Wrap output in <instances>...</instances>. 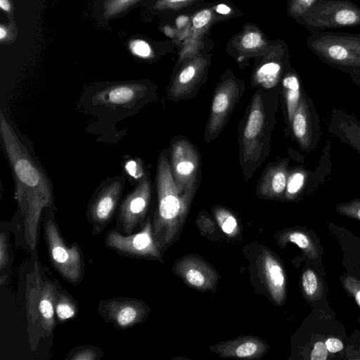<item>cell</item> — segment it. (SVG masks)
Segmentation results:
<instances>
[{
  "mask_svg": "<svg viewBox=\"0 0 360 360\" xmlns=\"http://www.w3.org/2000/svg\"><path fill=\"white\" fill-rule=\"evenodd\" d=\"M0 133L14 177V196L23 218L25 241L29 250L35 252L42 212L47 208L56 210L51 181L20 141L2 112Z\"/></svg>",
  "mask_w": 360,
  "mask_h": 360,
  "instance_id": "obj_1",
  "label": "cell"
},
{
  "mask_svg": "<svg viewBox=\"0 0 360 360\" xmlns=\"http://www.w3.org/2000/svg\"><path fill=\"white\" fill-rule=\"evenodd\" d=\"M281 86L256 89L238 128L239 160L244 179H252L269 156Z\"/></svg>",
  "mask_w": 360,
  "mask_h": 360,
  "instance_id": "obj_2",
  "label": "cell"
},
{
  "mask_svg": "<svg viewBox=\"0 0 360 360\" xmlns=\"http://www.w3.org/2000/svg\"><path fill=\"white\" fill-rule=\"evenodd\" d=\"M165 152L157 167L158 206L153 219L155 240L163 252L179 238L195 193L179 190L173 179Z\"/></svg>",
  "mask_w": 360,
  "mask_h": 360,
  "instance_id": "obj_3",
  "label": "cell"
},
{
  "mask_svg": "<svg viewBox=\"0 0 360 360\" xmlns=\"http://www.w3.org/2000/svg\"><path fill=\"white\" fill-rule=\"evenodd\" d=\"M307 43L319 60L331 68L360 67V33L315 31Z\"/></svg>",
  "mask_w": 360,
  "mask_h": 360,
  "instance_id": "obj_4",
  "label": "cell"
},
{
  "mask_svg": "<svg viewBox=\"0 0 360 360\" xmlns=\"http://www.w3.org/2000/svg\"><path fill=\"white\" fill-rule=\"evenodd\" d=\"M59 291L37 269L27 282L26 310L29 326L38 330L41 337L51 335L56 326L55 304Z\"/></svg>",
  "mask_w": 360,
  "mask_h": 360,
  "instance_id": "obj_5",
  "label": "cell"
},
{
  "mask_svg": "<svg viewBox=\"0 0 360 360\" xmlns=\"http://www.w3.org/2000/svg\"><path fill=\"white\" fill-rule=\"evenodd\" d=\"M53 210L44 211L43 226L49 259L54 269L66 281L79 284L84 276V262L79 246L68 245L54 219Z\"/></svg>",
  "mask_w": 360,
  "mask_h": 360,
  "instance_id": "obj_6",
  "label": "cell"
},
{
  "mask_svg": "<svg viewBox=\"0 0 360 360\" xmlns=\"http://www.w3.org/2000/svg\"><path fill=\"white\" fill-rule=\"evenodd\" d=\"M309 31L360 25V7L351 0H319L297 21Z\"/></svg>",
  "mask_w": 360,
  "mask_h": 360,
  "instance_id": "obj_7",
  "label": "cell"
},
{
  "mask_svg": "<svg viewBox=\"0 0 360 360\" xmlns=\"http://www.w3.org/2000/svg\"><path fill=\"white\" fill-rule=\"evenodd\" d=\"M245 86L231 72H226L217 85L203 139L206 143L214 141L222 132L243 96Z\"/></svg>",
  "mask_w": 360,
  "mask_h": 360,
  "instance_id": "obj_8",
  "label": "cell"
},
{
  "mask_svg": "<svg viewBox=\"0 0 360 360\" xmlns=\"http://www.w3.org/2000/svg\"><path fill=\"white\" fill-rule=\"evenodd\" d=\"M171 172L179 190L195 193L200 184L201 160L197 147L184 136L171 142Z\"/></svg>",
  "mask_w": 360,
  "mask_h": 360,
  "instance_id": "obj_9",
  "label": "cell"
},
{
  "mask_svg": "<svg viewBox=\"0 0 360 360\" xmlns=\"http://www.w3.org/2000/svg\"><path fill=\"white\" fill-rule=\"evenodd\" d=\"M105 244L123 255L163 262V252L155 240L150 217L141 231L134 234L124 236L115 229H111L105 236Z\"/></svg>",
  "mask_w": 360,
  "mask_h": 360,
  "instance_id": "obj_10",
  "label": "cell"
},
{
  "mask_svg": "<svg viewBox=\"0 0 360 360\" xmlns=\"http://www.w3.org/2000/svg\"><path fill=\"white\" fill-rule=\"evenodd\" d=\"M124 186V178L122 176L115 177L103 184L91 198L88 219L93 226V234H99L110 221Z\"/></svg>",
  "mask_w": 360,
  "mask_h": 360,
  "instance_id": "obj_11",
  "label": "cell"
},
{
  "mask_svg": "<svg viewBox=\"0 0 360 360\" xmlns=\"http://www.w3.org/2000/svg\"><path fill=\"white\" fill-rule=\"evenodd\" d=\"M290 131L300 149L305 153H309L316 149L321 140V120L313 101L304 90L293 116Z\"/></svg>",
  "mask_w": 360,
  "mask_h": 360,
  "instance_id": "obj_12",
  "label": "cell"
},
{
  "mask_svg": "<svg viewBox=\"0 0 360 360\" xmlns=\"http://www.w3.org/2000/svg\"><path fill=\"white\" fill-rule=\"evenodd\" d=\"M208 67L209 59L203 56H195L186 62L169 85V100L179 102L195 96L205 81Z\"/></svg>",
  "mask_w": 360,
  "mask_h": 360,
  "instance_id": "obj_13",
  "label": "cell"
},
{
  "mask_svg": "<svg viewBox=\"0 0 360 360\" xmlns=\"http://www.w3.org/2000/svg\"><path fill=\"white\" fill-rule=\"evenodd\" d=\"M98 311L106 322L117 328L126 329L143 321L150 308L139 300L118 297L101 300Z\"/></svg>",
  "mask_w": 360,
  "mask_h": 360,
  "instance_id": "obj_14",
  "label": "cell"
},
{
  "mask_svg": "<svg viewBox=\"0 0 360 360\" xmlns=\"http://www.w3.org/2000/svg\"><path fill=\"white\" fill-rule=\"evenodd\" d=\"M151 198V184L148 176L141 178L134 188L122 201L119 212V221L128 235L144 219Z\"/></svg>",
  "mask_w": 360,
  "mask_h": 360,
  "instance_id": "obj_15",
  "label": "cell"
},
{
  "mask_svg": "<svg viewBox=\"0 0 360 360\" xmlns=\"http://www.w3.org/2000/svg\"><path fill=\"white\" fill-rule=\"evenodd\" d=\"M173 271L188 286L201 291L213 290L219 278L212 266L195 255L179 258L174 262Z\"/></svg>",
  "mask_w": 360,
  "mask_h": 360,
  "instance_id": "obj_16",
  "label": "cell"
},
{
  "mask_svg": "<svg viewBox=\"0 0 360 360\" xmlns=\"http://www.w3.org/2000/svg\"><path fill=\"white\" fill-rule=\"evenodd\" d=\"M156 90L145 83H124L105 88L94 96L96 104L106 106H124L135 104L145 98L155 96Z\"/></svg>",
  "mask_w": 360,
  "mask_h": 360,
  "instance_id": "obj_17",
  "label": "cell"
},
{
  "mask_svg": "<svg viewBox=\"0 0 360 360\" xmlns=\"http://www.w3.org/2000/svg\"><path fill=\"white\" fill-rule=\"evenodd\" d=\"M284 45L256 66L251 79L253 88L269 90L279 86L283 75L291 66L288 59L287 48Z\"/></svg>",
  "mask_w": 360,
  "mask_h": 360,
  "instance_id": "obj_18",
  "label": "cell"
},
{
  "mask_svg": "<svg viewBox=\"0 0 360 360\" xmlns=\"http://www.w3.org/2000/svg\"><path fill=\"white\" fill-rule=\"evenodd\" d=\"M290 159L288 158L270 162L265 167L256 187L257 195L264 199L284 198Z\"/></svg>",
  "mask_w": 360,
  "mask_h": 360,
  "instance_id": "obj_19",
  "label": "cell"
},
{
  "mask_svg": "<svg viewBox=\"0 0 360 360\" xmlns=\"http://www.w3.org/2000/svg\"><path fill=\"white\" fill-rule=\"evenodd\" d=\"M268 349L263 339L252 335L240 336L210 347V350L221 357L248 360L262 358Z\"/></svg>",
  "mask_w": 360,
  "mask_h": 360,
  "instance_id": "obj_20",
  "label": "cell"
},
{
  "mask_svg": "<svg viewBox=\"0 0 360 360\" xmlns=\"http://www.w3.org/2000/svg\"><path fill=\"white\" fill-rule=\"evenodd\" d=\"M257 269L268 295L276 303H281L284 295L285 275L276 257L268 249H263L257 258Z\"/></svg>",
  "mask_w": 360,
  "mask_h": 360,
  "instance_id": "obj_21",
  "label": "cell"
},
{
  "mask_svg": "<svg viewBox=\"0 0 360 360\" xmlns=\"http://www.w3.org/2000/svg\"><path fill=\"white\" fill-rule=\"evenodd\" d=\"M328 131L360 155V120L343 110H332Z\"/></svg>",
  "mask_w": 360,
  "mask_h": 360,
  "instance_id": "obj_22",
  "label": "cell"
},
{
  "mask_svg": "<svg viewBox=\"0 0 360 360\" xmlns=\"http://www.w3.org/2000/svg\"><path fill=\"white\" fill-rule=\"evenodd\" d=\"M281 96L285 122L290 131L293 116L300 102L303 91L299 75L290 66L283 76L281 83Z\"/></svg>",
  "mask_w": 360,
  "mask_h": 360,
  "instance_id": "obj_23",
  "label": "cell"
},
{
  "mask_svg": "<svg viewBox=\"0 0 360 360\" xmlns=\"http://www.w3.org/2000/svg\"><path fill=\"white\" fill-rule=\"evenodd\" d=\"M321 164L316 172H311L304 166H297L289 169L284 198L292 200L297 198L307 187L317 186L321 178L316 177L321 173Z\"/></svg>",
  "mask_w": 360,
  "mask_h": 360,
  "instance_id": "obj_24",
  "label": "cell"
},
{
  "mask_svg": "<svg viewBox=\"0 0 360 360\" xmlns=\"http://www.w3.org/2000/svg\"><path fill=\"white\" fill-rule=\"evenodd\" d=\"M212 213L221 230L229 237L239 235V225L235 215L226 207L215 205L212 207Z\"/></svg>",
  "mask_w": 360,
  "mask_h": 360,
  "instance_id": "obj_25",
  "label": "cell"
},
{
  "mask_svg": "<svg viewBox=\"0 0 360 360\" xmlns=\"http://www.w3.org/2000/svg\"><path fill=\"white\" fill-rule=\"evenodd\" d=\"M77 312V307L73 300L68 294L59 291L55 304L56 320L64 322L73 318Z\"/></svg>",
  "mask_w": 360,
  "mask_h": 360,
  "instance_id": "obj_26",
  "label": "cell"
},
{
  "mask_svg": "<svg viewBox=\"0 0 360 360\" xmlns=\"http://www.w3.org/2000/svg\"><path fill=\"white\" fill-rule=\"evenodd\" d=\"M240 45L244 52H255L262 49V47L265 45V41L259 32L250 30L242 35Z\"/></svg>",
  "mask_w": 360,
  "mask_h": 360,
  "instance_id": "obj_27",
  "label": "cell"
},
{
  "mask_svg": "<svg viewBox=\"0 0 360 360\" xmlns=\"http://www.w3.org/2000/svg\"><path fill=\"white\" fill-rule=\"evenodd\" d=\"M319 0H288V15L297 21Z\"/></svg>",
  "mask_w": 360,
  "mask_h": 360,
  "instance_id": "obj_28",
  "label": "cell"
},
{
  "mask_svg": "<svg viewBox=\"0 0 360 360\" xmlns=\"http://www.w3.org/2000/svg\"><path fill=\"white\" fill-rule=\"evenodd\" d=\"M101 356L100 349L92 346H84L72 349L66 359L70 360H95Z\"/></svg>",
  "mask_w": 360,
  "mask_h": 360,
  "instance_id": "obj_29",
  "label": "cell"
},
{
  "mask_svg": "<svg viewBox=\"0 0 360 360\" xmlns=\"http://www.w3.org/2000/svg\"><path fill=\"white\" fill-rule=\"evenodd\" d=\"M129 49L133 55L141 58H149L153 54L150 45L143 39L131 40L129 43Z\"/></svg>",
  "mask_w": 360,
  "mask_h": 360,
  "instance_id": "obj_30",
  "label": "cell"
},
{
  "mask_svg": "<svg viewBox=\"0 0 360 360\" xmlns=\"http://www.w3.org/2000/svg\"><path fill=\"white\" fill-rule=\"evenodd\" d=\"M136 0H107L104 7L106 16L115 15L129 7Z\"/></svg>",
  "mask_w": 360,
  "mask_h": 360,
  "instance_id": "obj_31",
  "label": "cell"
},
{
  "mask_svg": "<svg viewBox=\"0 0 360 360\" xmlns=\"http://www.w3.org/2000/svg\"><path fill=\"white\" fill-rule=\"evenodd\" d=\"M198 228L206 236H211L215 232L216 226L208 214L205 211L198 213L196 219Z\"/></svg>",
  "mask_w": 360,
  "mask_h": 360,
  "instance_id": "obj_32",
  "label": "cell"
},
{
  "mask_svg": "<svg viewBox=\"0 0 360 360\" xmlns=\"http://www.w3.org/2000/svg\"><path fill=\"white\" fill-rule=\"evenodd\" d=\"M10 261L8 240L6 233L1 231L0 233V270L3 272Z\"/></svg>",
  "mask_w": 360,
  "mask_h": 360,
  "instance_id": "obj_33",
  "label": "cell"
},
{
  "mask_svg": "<svg viewBox=\"0 0 360 360\" xmlns=\"http://www.w3.org/2000/svg\"><path fill=\"white\" fill-rule=\"evenodd\" d=\"M212 18V12L210 9H203L198 12L192 18L194 29L200 30L207 26Z\"/></svg>",
  "mask_w": 360,
  "mask_h": 360,
  "instance_id": "obj_34",
  "label": "cell"
},
{
  "mask_svg": "<svg viewBox=\"0 0 360 360\" xmlns=\"http://www.w3.org/2000/svg\"><path fill=\"white\" fill-rule=\"evenodd\" d=\"M196 0H158L154 8L157 10H170L182 8Z\"/></svg>",
  "mask_w": 360,
  "mask_h": 360,
  "instance_id": "obj_35",
  "label": "cell"
},
{
  "mask_svg": "<svg viewBox=\"0 0 360 360\" xmlns=\"http://www.w3.org/2000/svg\"><path fill=\"white\" fill-rule=\"evenodd\" d=\"M302 285L305 292L312 295L317 289V279L311 270L306 271L302 276Z\"/></svg>",
  "mask_w": 360,
  "mask_h": 360,
  "instance_id": "obj_36",
  "label": "cell"
},
{
  "mask_svg": "<svg viewBox=\"0 0 360 360\" xmlns=\"http://www.w3.org/2000/svg\"><path fill=\"white\" fill-rule=\"evenodd\" d=\"M327 358V348L326 344L319 342L315 344L311 352V360H326Z\"/></svg>",
  "mask_w": 360,
  "mask_h": 360,
  "instance_id": "obj_37",
  "label": "cell"
},
{
  "mask_svg": "<svg viewBox=\"0 0 360 360\" xmlns=\"http://www.w3.org/2000/svg\"><path fill=\"white\" fill-rule=\"evenodd\" d=\"M338 70L347 74L351 81L360 90V67L356 68H340Z\"/></svg>",
  "mask_w": 360,
  "mask_h": 360,
  "instance_id": "obj_38",
  "label": "cell"
},
{
  "mask_svg": "<svg viewBox=\"0 0 360 360\" xmlns=\"http://www.w3.org/2000/svg\"><path fill=\"white\" fill-rule=\"evenodd\" d=\"M288 237L290 242L295 243L300 248H307L309 244L307 236L302 233L293 232L290 233Z\"/></svg>",
  "mask_w": 360,
  "mask_h": 360,
  "instance_id": "obj_39",
  "label": "cell"
},
{
  "mask_svg": "<svg viewBox=\"0 0 360 360\" xmlns=\"http://www.w3.org/2000/svg\"><path fill=\"white\" fill-rule=\"evenodd\" d=\"M327 349L330 352H337L343 349L342 342L338 338H331L326 340Z\"/></svg>",
  "mask_w": 360,
  "mask_h": 360,
  "instance_id": "obj_40",
  "label": "cell"
},
{
  "mask_svg": "<svg viewBox=\"0 0 360 360\" xmlns=\"http://www.w3.org/2000/svg\"><path fill=\"white\" fill-rule=\"evenodd\" d=\"M215 10L216 12L221 15H228L231 12V8L229 6L224 4H218L216 6Z\"/></svg>",
  "mask_w": 360,
  "mask_h": 360,
  "instance_id": "obj_41",
  "label": "cell"
},
{
  "mask_svg": "<svg viewBox=\"0 0 360 360\" xmlns=\"http://www.w3.org/2000/svg\"><path fill=\"white\" fill-rule=\"evenodd\" d=\"M0 8L6 12H10L11 6L8 0H0Z\"/></svg>",
  "mask_w": 360,
  "mask_h": 360,
  "instance_id": "obj_42",
  "label": "cell"
},
{
  "mask_svg": "<svg viewBox=\"0 0 360 360\" xmlns=\"http://www.w3.org/2000/svg\"><path fill=\"white\" fill-rule=\"evenodd\" d=\"M8 30L4 25L0 26V40L3 41L8 37Z\"/></svg>",
  "mask_w": 360,
  "mask_h": 360,
  "instance_id": "obj_43",
  "label": "cell"
},
{
  "mask_svg": "<svg viewBox=\"0 0 360 360\" xmlns=\"http://www.w3.org/2000/svg\"><path fill=\"white\" fill-rule=\"evenodd\" d=\"M354 202H355L358 206H357V207H354V206L352 205V206H351V207L356 209V214L357 217L360 219V200H358V201H354Z\"/></svg>",
  "mask_w": 360,
  "mask_h": 360,
  "instance_id": "obj_44",
  "label": "cell"
},
{
  "mask_svg": "<svg viewBox=\"0 0 360 360\" xmlns=\"http://www.w3.org/2000/svg\"><path fill=\"white\" fill-rule=\"evenodd\" d=\"M356 300L358 304L360 306V290H359L356 295Z\"/></svg>",
  "mask_w": 360,
  "mask_h": 360,
  "instance_id": "obj_45",
  "label": "cell"
}]
</instances>
